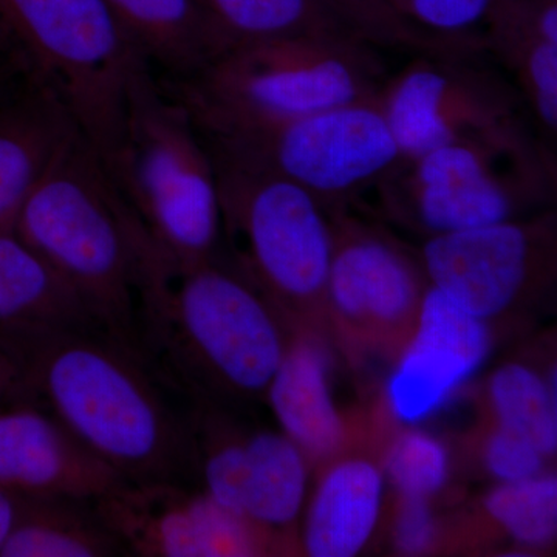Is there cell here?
Listing matches in <instances>:
<instances>
[{"label": "cell", "instance_id": "6da1fadb", "mask_svg": "<svg viewBox=\"0 0 557 557\" xmlns=\"http://www.w3.org/2000/svg\"><path fill=\"white\" fill-rule=\"evenodd\" d=\"M38 406L126 482L193 483L188 413L145 358L97 330L0 336Z\"/></svg>", "mask_w": 557, "mask_h": 557}, {"label": "cell", "instance_id": "7a4b0ae2", "mask_svg": "<svg viewBox=\"0 0 557 557\" xmlns=\"http://www.w3.org/2000/svg\"><path fill=\"white\" fill-rule=\"evenodd\" d=\"M287 319L222 258L153 271L138 354L186 403L265 398L288 346Z\"/></svg>", "mask_w": 557, "mask_h": 557}, {"label": "cell", "instance_id": "3957f363", "mask_svg": "<svg viewBox=\"0 0 557 557\" xmlns=\"http://www.w3.org/2000/svg\"><path fill=\"white\" fill-rule=\"evenodd\" d=\"M13 228L78 293L102 330L138 354L160 251L78 131L25 197Z\"/></svg>", "mask_w": 557, "mask_h": 557}, {"label": "cell", "instance_id": "277c9868", "mask_svg": "<svg viewBox=\"0 0 557 557\" xmlns=\"http://www.w3.org/2000/svg\"><path fill=\"white\" fill-rule=\"evenodd\" d=\"M102 163L168 262L220 258L222 208L211 150L185 102L146 64L132 75L119 138Z\"/></svg>", "mask_w": 557, "mask_h": 557}, {"label": "cell", "instance_id": "5b68a950", "mask_svg": "<svg viewBox=\"0 0 557 557\" xmlns=\"http://www.w3.org/2000/svg\"><path fill=\"white\" fill-rule=\"evenodd\" d=\"M379 50L351 33L252 40L166 84L199 127L293 119L379 97L386 81Z\"/></svg>", "mask_w": 557, "mask_h": 557}, {"label": "cell", "instance_id": "8992f818", "mask_svg": "<svg viewBox=\"0 0 557 557\" xmlns=\"http://www.w3.org/2000/svg\"><path fill=\"white\" fill-rule=\"evenodd\" d=\"M556 182L555 152L520 120L403 161L376 189L388 215L431 237L542 211Z\"/></svg>", "mask_w": 557, "mask_h": 557}, {"label": "cell", "instance_id": "52a82bcc", "mask_svg": "<svg viewBox=\"0 0 557 557\" xmlns=\"http://www.w3.org/2000/svg\"><path fill=\"white\" fill-rule=\"evenodd\" d=\"M0 32L28 73L108 160L145 61L106 0H0Z\"/></svg>", "mask_w": 557, "mask_h": 557}, {"label": "cell", "instance_id": "ba28073f", "mask_svg": "<svg viewBox=\"0 0 557 557\" xmlns=\"http://www.w3.org/2000/svg\"><path fill=\"white\" fill-rule=\"evenodd\" d=\"M199 129L214 156L287 180L327 211L351 207L403 163L379 97L293 119Z\"/></svg>", "mask_w": 557, "mask_h": 557}, {"label": "cell", "instance_id": "9c48e42d", "mask_svg": "<svg viewBox=\"0 0 557 557\" xmlns=\"http://www.w3.org/2000/svg\"><path fill=\"white\" fill-rule=\"evenodd\" d=\"M211 156L234 269L288 322L324 310L333 256L327 209L287 180Z\"/></svg>", "mask_w": 557, "mask_h": 557}, {"label": "cell", "instance_id": "30bf717a", "mask_svg": "<svg viewBox=\"0 0 557 557\" xmlns=\"http://www.w3.org/2000/svg\"><path fill=\"white\" fill-rule=\"evenodd\" d=\"M188 426L194 485L274 549L302 516L310 458L284 432H242L207 403L188 406Z\"/></svg>", "mask_w": 557, "mask_h": 557}, {"label": "cell", "instance_id": "8fae6325", "mask_svg": "<svg viewBox=\"0 0 557 557\" xmlns=\"http://www.w3.org/2000/svg\"><path fill=\"white\" fill-rule=\"evenodd\" d=\"M478 51L418 53L379 94L403 161L522 119L523 101Z\"/></svg>", "mask_w": 557, "mask_h": 557}, {"label": "cell", "instance_id": "7c38bea8", "mask_svg": "<svg viewBox=\"0 0 557 557\" xmlns=\"http://www.w3.org/2000/svg\"><path fill=\"white\" fill-rule=\"evenodd\" d=\"M418 256L428 285L490 322L555 276V212L426 237Z\"/></svg>", "mask_w": 557, "mask_h": 557}, {"label": "cell", "instance_id": "4fadbf2b", "mask_svg": "<svg viewBox=\"0 0 557 557\" xmlns=\"http://www.w3.org/2000/svg\"><path fill=\"white\" fill-rule=\"evenodd\" d=\"M348 208L329 211L333 256L324 310L361 343L409 335L428 287L420 256Z\"/></svg>", "mask_w": 557, "mask_h": 557}, {"label": "cell", "instance_id": "5bb4252c", "mask_svg": "<svg viewBox=\"0 0 557 557\" xmlns=\"http://www.w3.org/2000/svg\"><path fill=\"white\" fill-rule=\"evenodd\" d=\"M127 555L249 557L271 552L265 539L193 483L121 482L95 500Z\"/></svg>", "mask_w": 557, "mask_h": 557}, {"label": "cell", "instance_id": "9a60e30c", "mask_svg": "<svg viewBox=\"0 0 557 557\" xmlns=\"http://www.w3.org/2000/svg\"><path fill=\"white\" fill-rule=\"evenodd\" d=\"M491 350L490 322L428 285L387 380L388 412L406 426L434 417L483 368Z\"/></svg>", "mask_w": 557, "mask_h": 557}, {"label": "cell", "instance_id": "2e32d148", "mask_svg": "<svg viewBox=\"0 0 557 557\" xmlns=\"http://www.w3.org/2000/svg\"><path fill=\"white\" fill-rule=\"evenodd\" d=\"M121 482L47 410L28 403L0 409V490L97 500Z\"/></svg>", "mask_w": 557, "mask_h": 557}, {"label": "cell", "instance_id": "e0dca14e", "mask_svg": "<svg viewBox=\"0 0 557 557\" xmlns=\"http://www.w3.org/2000/svg\"><path fill=\"white\" fill-rule=\"evenodd\" d=\"M482 38L541 129L556 137L557 0H494Z\"/></svg>", "mask_w": 557, "mask_h": 557}, {"label": "cell", "instance_id": "ac0fdd59", "mask_svg": "<svg viewBox=\"0 0 557 557\" xmlns=\"http://www.w3.org/2000/svg\"><path fill=\"white\" fill-rule=\"evenodd\" d=\"M327 347L311 332H292L284 358L267 388L278 431L310 460H327L341 453L346 421L333 398Z\"/></svg>", "mask_w": 557, "mask_h": 557}, {"label": "cell", "instance_id": "d6986e66", "mask_svg": "<svg viewBox=\"0 0 557 557\" xmlns=\"http://www.w3.org/2000/svg\"><path fill=\"white\" fill-rule=\"evenodd\" d=\"M383 468L344 457L325 469L302 519V548L311 557H354L369 544L383 507Z\"/></svg>", "mask_w": 557, "mask_h": 557}, {"label": "cell", "instance_id": "ffe728a7", "mask_svg": "<svg viewBox=\"0 0 557 557\" xmlns=\"http://www.w3.org/2000/svg\"><path fill=\"white\" fill-rule=\"evenodd\" d=\"M75 132L61 102L35 81L0 101V228L13 226L25 197Z\"/></svg>", "mask_w": 557, "mask_h": 557}, {"label": "cell", "instance_id": "44dd1931", "mask_svg": "<svg viewBox=\"0 0 557 557\" xmlns=\"http://www.w3.org/2000/svg\"><path fill=\"white\" fill-rule=\"evenodd\" d=\"M139 57L164 83L193 78L226 50L199 0H106Z\"/></svg>", "mask_w": 557, "mask_h": 557}, {"label": "cell", "instance_id": "7402d4cb", "mask_svg": "<svg viewBox=\"0 0 557 557\" xmlns=\"http://www.w3.org/2000/svg\"><path fill=\"white\" fill-rule=\"evenodd\" d=\"M39 330L104 332L78 293L13 226L0 228V336Z\"/></svg>", "mask_w": 557, "mask_h": 557}, {"label": "cell", "instance_id": "603a6c76", "mask_svg": "<svg viewBox=\"0 0 557 557\" xmlns=\"http://www.w3.org/2000/svg\"><path fill=\"white\" fill-rule=\"evenodd\" d=\"M129 556L106 525L95 500L17 497V515L0 557Z\"/></svg>", "mask_w": 557, "mask_h": 557}, {"label": "cell", "instance_id": "cb8c5ba5", "mask_svg": "<svg viewBox=\"0 0 557 557\" xmlns=\"http://www.w3.org/2000/svg\"><path fill=\"white\" fill-rule=\"evenodd\" d=\"M199 3L225 40L226 49L236 44L307 33L355 35L321 0H199Z\"/></svg>", "mask_w": 557, "mask_h": 557}, {"label": "cell", "instance_id": "d4e9b609", "mask_svg": "<svg viewBox=\"0 0 557 557\" xmlns=\"http://www.w3.org/2000/svg\"><path fill=\"white\" fill-rule=\"evenodd\" d=\"M487 403L497 426L530 440L545 457L557 450V373L508 362L487 381Z\"/></svg>", "mask_w": 557, "mask_h": 557}, {"label": "cell", "instance_id": "484cf974", "mask_svg": "<svg viewBox=\"0 0 557 557\" xmlns=\"http://www.w3.org/2000/svg\"><path fill=\"white\" fill-rule=\"evenodd\" d=\"M483 508L520 547H547L557 533L556 475L544 471L519 482L497 483Z\"/></svg>", "mask_w": 557, "mask_h": 557}, {"label": "cell", "instance_id": "4316f807", "mask_svg": "<svg viewBox=\"0 0 557 557\" xmlns=\"http://www.w3.org/2000/svg\"><path fill=\"white\" fill-rule=\"evenodd\" d=\"M381 468L399 497L431 500L448 483L450 454L442 440L423 429H403L388 443Z\"/></svg>", "mask_w": 557, "mask_h": 557}, {"label": "cell", "instance_id": "83f0119b", "mask_svg": "<svg viewBox=\"0 0 557 557\" xmlns=\"http://www.w3.org/2000/svg\"><path fill=\"white\" fill-rule=\"evenodd\" d=\"M355 35L376 49L408 53H454L478 51L474 47L449 42L418 30L388 5L387 0H321Z\"/></svg>", "mask_w": 557, "mask_h": 557}, {"label": "cell", "instance_id": "f1b7e54d", "mask_svg": "<svg viewBox=\"0 0 557 557\" xmlns=\"http://www.w3.org/2000/svg\"><path fill=\"white\" fill-rule=\"evenodd\" d=\"M418 30L449 42L483 49V25L494 0H387Z\"/></svg>", "mask_w": 557, "mask_h": 557}, {"label": "cell", "instance_id": "f546056e", "mask_svg": "<svg viewBox=\"0 0 557 557\" xmlns=\"http://www.w3.org/2000/svg\"><path fill=\"white\" fill-rule=\"evenodd\" d=\"M480 457L487 474L497 483L534 478L545 471L548 460L530 440L497 424L483 440Z\"/></svg>", "mask_w": 557, "mask_h": 557}, {"label": "cell", "instance_id": "4dcf8cb0", "mask_svg": "<svg viewBox=\"0 0 557 557\" xmlns=\"http://www.w3.org/2000/svg\"><path fill=\"white\" fill-rule=\"evenodd\" d=\"M438 541V522L428 498L399 497L392 542L405 556L426 555Z\"/></svg>", "mask_w": 557, "mask_h": 557}, {"label": "cell", "instance_id": "1f68e13d", "mask_svg": "<svg viewBox=\"0 0 557 557\" xmlns=\"http://www.w3.org/2000/svg\"><path fill=\"white\" fill-rule=\"evenodd\" d=\"M32 79L20 54L0 33V101L24 87Z\"/></svg>", "mask_w": 557, "mask_h": 557}, {"label": "cell", "instance_id": "d6a6232c", "mask_svg": "<svg viewBox=\"0 0 557 557\" xmlns=\"http://www.w3.org/2000/svg\"><path fill=\"white\" fill-rule=\"evenodd\" d=\"M21 403L20 370L10 348L0 338V409Z\"/></svg>", "mask_w": 557, "mask_h": 557}, {"label": "cell", "instance_id": "836d02e7", "mask_svg": "<svg viewBox=\"0 0 557 557\" xmlns=\"http://www.w3.org/2000/svg\"><path fill=\"white\" fill-rule=\"evenodd\" d=\"M17 515V497L0 490V548L5 544Z\"/></svg>", "mask_w": 557, "mask_h": 557}, {"label": "cell", "instance_id": "e575fe53", "mask_svg": "<svg viewBox=\"0 0 557 557\" xmlns=\"http://www.w3.org/2000/svg\"><path fill=\"white\" fill-rule=\"evenodd\" d=\"M0 33H2V32H0Z\"/></svg>", "mask_w": 557, "mask_h": 557}]
</instances>
